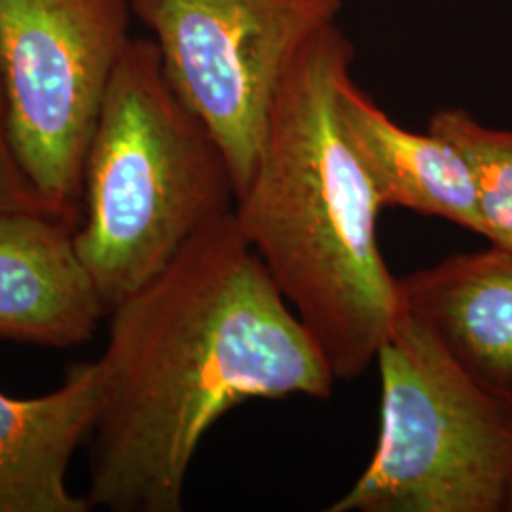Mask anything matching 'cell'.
<instances>
[{
	"mask_svg": "<svg viewBox=\"0 0 512 512\" xmlns=\"http://www.w3.org/2000/svg\"><path fill=\"white\" fill-rule=\"evenodd\" d=\"M110 313L92 507L181 511L190 463L224 414L255 399H329L338 382L234 211Z\"/></svg>",
	"mask_w": 512,
	"mask_h": 512,
	"instance_id": "obj_1",
	"label": "cell"
},
{
	"mask_svg": "<svg viewBox=\"0 0 512 512\" xmlns=\"http://www.w3.org/2000/svg\"><path fill=\"white\" fill-rule=\"evenodd\" d=\"M355 48L330 23L296 52L275 93L260 160L236 200L239 230L323 351L359 378L399 313L378 243L382 211L336 112Z\"/></svg>",
	"mask_w": 512,
	"mask_h": 512,
	"instance_id": "obj_2",
	"label": "cell"
},
{
	"mask_svg": "<svg viewBox=\"0 0 512 512\" xmlns=\"http://www.w3.org/2000/svg\"><path fill=\"white\" fill-rule=\"evenodd\" d=\"M234 207L219 145L169 84L156 42L131 38L93 131L74 230L107 311Z\"/></svg>",
	"mask_w": 512,
	"mask_h": 512,
	"instance_id": "obj_3",
	"label": "cell"
},
{
	"mask_svg": "<svg viewBox=\"0 0 512 512\" xmlns=\"http://www.w3.org/2000/svg\"><path fill=\"white\" fill-rule=\"evenodd\" d=\"M376 363L380 437L363 475L329 512H505L511 408L484 391L401 310Z\"/></svg>",
	"mask_w": 512,
	"mask_h": 512,
	"instance_id": "obj_4",
	"label": "cell"
},
{
	"mask_svg": "<svg viewBox=\"0 0 512 512\" xmlns=\"http://www.w3.org/2000/svg\"><path fill=\"white\" fill-rule=\"evenodd\" d=\"M129 0H0L8 137L48 215L76 230L84 165L129 40Z\"/></svg>",
	"mask_w": 512,
	"mask_h": 512,
	"instance_id": "obj_5",
	"label": "cell"
},
{
	"mask_svg": "<svg viewBox=\"0 0 512 512\" xmlns=\"http://www.w3.org/2000/svg\"><path fill=\"white\" fill-rule=\"evenodd\" d=\"M165 76L219 145L239 194L251 183L275 93L296 52L344 0H129Z\"/></svg>",
	"mask_w": 512,
	"mask_h": 512,
	"instance_id": "obj_6",
	"label": "cell"
},
{
	"mask_svg": "<svg viewBox=\"0 0 512 512\" xmlns=\"http://www.w3.org/2000/svg\"><path fill=\"white\" fill-rule=\"evenodd\" d=\"M105 311L73 226L42 211L0 213V338L78 346Z\"/></svg>",
	"mask_w": 512,
	"mask_h": 512,
	"instance_id": "obj_7",
	"label": "cell"
},
{
	"mask_svg": "<svg viewBox=\"0 0 512 512\" xmlns=\"http://www.w3.org/2000/svg\"><path fill=\"white\" fill-rule=\"evenodd\" d=\"M401 310L433 332L476 384L512 404V253L454 255L397 277Z\"/></svg>",
	"mask_w": 512,
	"mask_h": 512,
	"instance_id": "obj_8",
	"label": "cell"
},
{
	"mask_svg": "<svg viewBox=\"0 0 512 512\" xmlns=\"http://www.w3.org/2000/svg\"><path fill=\"white\" fill-rule=\"evenodd\" d=\"M107 393L101 359L69 366L63 384L40 397L0 391V512H88L67 486L74 450L90 439Z\"/></svg>",
	"mask_w": 512,
	"mask_h": 512,
	"instance_id": "obj_9",
	"label": "cell"
},
{
	"mask_svg": "<svg viewBox=\"0 0 512 512\" xmlns=\"http://www.w3.org/2000/svg\"><path fill=\"white\" fill-rule=\"evenodd\" d=\"M336 112L382 209H412L484 238L475 173L454 143L431 129L416 133L399 126L351 73L338 84Z\"/></svg>",
	"mask_w": 512,
	"mask_h": 512,
	"instance_id": "obj_10",
	"label": "cell"
},
{
	"mask_svg": "<svg viewBox=\"0 0 512 512\" xmlns=\"http://www.w3.org/2000/svg\"><path fill=\"white\" fill-rule=\"evenodd\" d=\"M429 129L465 154L475 173L484 238L512 253V131L484 126L469 110L440 109Z\"/></svg>",
	"mask_w": 512,
	"mask_h": 512,
	"instance_id": "obj_11",
	"label": "cell"
},
{
	"mask_svg": "<svg viewBox=\"0 0 512 512\" xmlns=\"http://www.w3.org/2000/svg\"><path fill=\"white\" fill-rule=\"evenodd\" d=\"M10 211H42L33 184L29 183L25 171L21 169L14 148L8 137L6 116H4V99L0 88V213Z\"/></svg>",
	"mask_w": 512,
	"mask_h": 512,
	"instance_id": "obj_12",
	"label": "cell"
},
{
	"mask_svg": "<svg viewBox=\"0 0 512 512\" xmlns=\"http://www.w3.org/2000/svg\"><path fill=\"white\" fill-rule=\"evenodd\" d=\"M505 512H512V484L509 495H507V503H505Z\"/></svg>",
	"mask_w": 512,
	"mask_h": 512,
	"instance_id": "obj_13",
	"label": "cell"
},
{
	"mask_svg": "<svg viewBox=\"0 0 512 512\" xmlns=\"http://www.w3.org/2000/svg\"><path fill=\"white\" fill-rule=\"evenodd\" d=\"M509 408H511V416H512V404H511V406H509Z\"/></svg>",
	"mask_w": 512,
	"mask_h": 512,
	"instance_id": "obj_14",
	"label": "cell"
}]
</instances>
